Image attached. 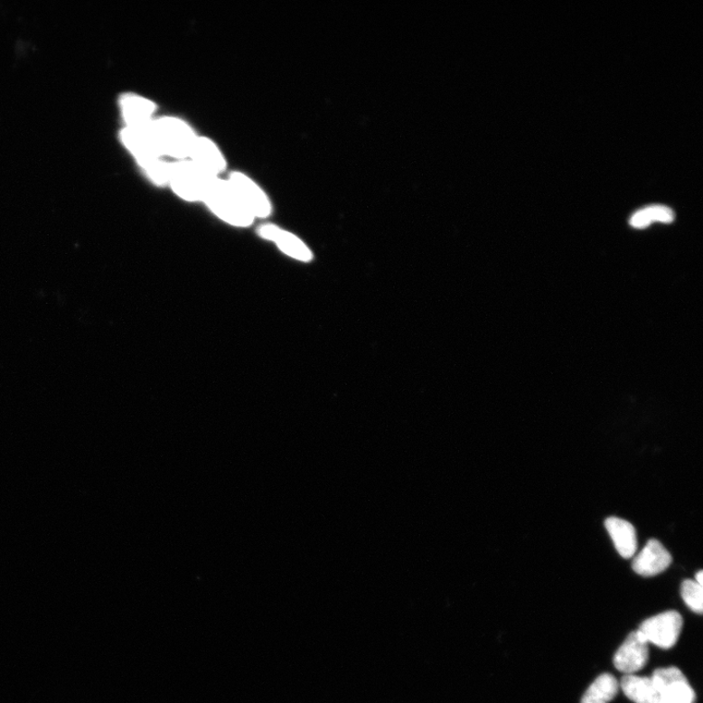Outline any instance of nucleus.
Wrapping results in <instances>:
<instances>
[{
    "label": "nucleus",
    "instance_id": "15",
    "mask_svg": "<svg viewBox=\"0 0 703 703\" xmlns=\"http://www.w3.org/2000/svg\"><path fill=\"white\" fill-rule=\"evenodd\" d=\"M620 684L608 673L602 674L586 690L580 703H609L618 693Z\"/></svg>",
    "mask_w": 703,
    "mask_h": 703
},
{
    "label": "nucleus",
    "instance_id": "3",
    "mask_svg": "<svg viewBox=\"0 0 703 703\" xmlns=\"http://www.w3.org/2000/svg\"><path fill=\"white\" fill-rule=\"evenodd\" d=\"M150 136L161 153L177 159L190 155L195 140L189 127L173 117L162 118L152 124Z\"/></svg>",
    "mask_w": 703,
    "mask_h": 703
},
{
    "label": "nucleus",
    "instance_id": "9",
    "mask_svg": "<svg viewBox=\"0 0 703 703\" xmlns=\"http://www.w3.org/2000/svg\"><path fill=\"white\" fill-rule=\"evenodd\" d=\"M671 563L670 553L658 539H651L635 558L633 567L639 576L651 577L666 571Z\"/></svg>",
    "mask_w": 703,
    "mask_h": 703
},
{
    "label": "nucleus",
    "instance_id": "13",
    "mask_svg": "<svg viewBox=\"0 0 703 703\" xmlns=\"http://www.w3.org/2000/svg\"><path fill=\"white\" fill-rule=\"evenodd\" d=\"M259 235L274 241L287 256L301 261H309L312 254L309 248L295 236L273 225H264L259 229Z\"/></svg>",
    "mask_w": 703,
    "mask_h": 703
},
{
    "label": "nucleus",
    "instance_id": "10",
    "mask_svg": "<svg viewBox=\"0 0 703 703\" xmlns=\"http://www.w3.org/2000/svg\"><path fill=\"white\" fill-rule=\"evenodd\" d=\"M120 107L128 125L127 127L150 135L152 127L150 118L155 108L152 102L136 95H125L120 100Z\"/></svg>",
    "mask_w": 703,
    "mask_h": 703
},
{
    "label": "nucleus",
    "instance_id": "5",
    "mask_svg": "<svg viewBox=\"0 0 703 703\" xmlns=\"http://www.w3.org/2000/svg\"><path fill=\"white\" fill-rule=\"evenodd\" d=\"M683 628V617L675 611H669L648 618L641 624L639 632L654 646L668 650L675 646Z\"/></svg>",
    "mask_w": 703,
    "mask_h": 703
},
{
    "label": "nucleus",
    "instance_id": "16",
    "mask_svg": "<svg viewBox=\"0 0 703 703\" xmlns=\"http://www.w3.org/2000/svg\"><path fill=\"white\" fill-rule=\"evenodd\" d=\"M681 594L688 607L693 612L701 614L703 611L702 586L694 580L687 579L683 581Z\"/></svg>",
    "mask_w": 703,
    "mask_h": 703
},
{
    "label": "nucleus",
    "instance_id": "1",
    "mask_svg": "<svg viewBox=\"0 0 703 703\" xmlns=\"http://www.w3.org/2000/svg\"><path fill=\"white\" fill-rule=\"evenodd\" d=\"M202 201L221 220L230 224L247 227L253 221L254 217L241 203L232 188L214 176L206 177Z\"/></svg>",
    "mask_w": 703,
    "mask_h": 703
},
{
    "label": "nucleus",
    "instance_id": "12",
    "mask_svg": "<svg viewBox=\"0 0 703 703\" xmlns=\"http://www.w3.org/2000/svg\"><path fill=\"white\" fill-rule=\"evenodd\" d=\"M605 527L611 536L615 549L625 559L633 557L637 550L636 530L627 520L610 517L605 520Z\"/></svg>",
    "mask_w": 703,
    "mask_h": 703
},
{
    "label": "nucleus",
    "instance_id": "8",
    "mask_svg": "<svg viewBox=\"0 0 703 703\" xmlns=\"http://www.w3.org/2000/svg\"><path fill=\"white\" fill-rule=\"evenodd\" d=\"M229 185L253 217H266L270 214L271 205L268 199L247 176L233 173L230 177Z\"/></svg>",
    "mask_w": 703,
    "mask_h": 703
},
{
    "label": "nucleus",
    "instance_id": "17",
    "mask_svg": "<svg viewBox=\"0 0 703 703\" xmlns=\"http://www.w3.org/2000/svg\"><path fill=\"white\" fill-rule=\"evenodd\" d=\"M650 223L661 222L670 224L674 220L673 211L663 205H652L644 209Z\"/></svg>",
    "mask_w": 703,
    "mask_h": 703
},
{
    "label": "nucleus",
    "instance_id": "18",
    "mask_svg": "<svg viewBox=\"0 0 703 703\" xmlns=\"http://www.w3.org/2000/svg\"><path fill=\"white\" fill-rule=\"evenodd\" d=\"M696 583H697L698 585L701 586H703V572H702V571H699V572H698V573L696 575Z\"/></svg>",
    "mask_w": 703,
    "mask_h": 703
},
{
    "label": "nucleus",
    "instance_id": "11",
    "mask_svg": "<svg viewBox=\"0 0 703 703\" xmlns=\"http://www.w3.org/2000/svg\"><path fill=\"white\" fill-rule=\"evenodd\" d=\"M190 155L192 157L193 164H196L204 173L214 176L224 171L226 163L220 150L215 145L205 138H195L193 140Z\"/></svg>",
    "mask_w": 703,
    "mask_h": 703
},
{
    "label": "nucleus",
    "instance_id": "4",
    "mask_svg": "<svg viewBox=\"0 0 703 703\" xmlns=\"http://www.w3.org/2000/svg\"><path fill=\"white\" fill-rule=\"evenodd\" d=\"M651 679L657 690L653 703H695V690L680 670L660 669L653 672Z\"/></svg>",
    "mask_w": 703,
    "mask_h": 703
},
{
    "label": "nucleus",
    "instance_id": "7",
    "mask_svg": "<svg viewBox=\"0 0 703 703\" xmlns=\"http://www.w3.org/2000/svg\"><path fill=\"white\" fill-rule=\"evenodd\" d=\"M649 661V643L639 630L630 633L623 644L617 650L614 664L623 673L634 674L645 668Z\"/></svg>",
    "mask_w": 703,
    "mask_h": 703
},
{
    "label": "nucleus",
    "instance_id": "2",
    "mask_svg": "<svg viewBox=\"0 0 703 703\" xmlns=\"http://www.w3.org/2000/svg\"><path fill=\"white\" fill-rule=\"evenodd\" d=\"M121 140L135 155L140 165L156 184L168 182V167L160 160V151L146 132L127 127L120 133Z\"/></svg>",
    "mask_w": 703,
    "mask_h": 703
},
{
    "label": "nucleus",
    "instance_id": "6",
    "mask_svg": "<svg viewBox=\"0 0 703 703\" xmlns=\"http://www.w3.org/2000/svg\"><path fill=\"white\" fill-rule=\"evenodd\" d=\"M193 164L181 162L168 167V181L171 182L177 195L186 201L202 200L206 177Z\"/></svg>",
    "mask_w": 703,
    "mask_h": 703
},
{
    "label": "nucleus",
    "instance_id": "14",
    "mask_svg": "<svg viewBox=\"0 0 703 703\" xmlns=\"http://www.w3.org/2000/svg\"><path fill=\"white\" fill-rule=\"evenodd\" d=\"M621 688L624 695L635 703H653L657 698L651 677L627 674L622 679Z\"/></svg>",
    "mask_w": 703,
    "mask_h": 703
}]
</instances>
